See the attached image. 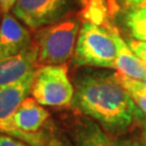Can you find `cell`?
I'll use <instances>...</instances> for the list:
<instances>
[{"label":"cell","instance_id":"cell-22","mask_svg":"<svg viewBox=\"0 0 146 146\" xmlns=\"http://www.w3.org/2000/svg\"><path fill=\"white\" fill-rule=\"evenodd\" d=\"M143 143H144V145L146 146V125H145V128H144V141H143Z\"/></svg>","mask_w":146,"mask_h":146},{"label":"cell","instance_id":"cell-16","mask_svg":"<svg viewBox=\"0 0 146 146\" xmlns=\"http://www.w3.org/2000/svg\"><path fill=\"white\" fill-rule=\"evenodd\" d=\"M0 146H29L15 137L0 133Z\"/></svg>","mask_w":146,"mask_h":146},{"label":"cell","instance_id":"cell-18","mask_svg":"<svg viewBox=\"0 0 146 146\" xmlns=\"http://www.w3.org/2000/svg\"><path fill=\"white\" fill-rule=\"evenodd\" d=\"M16 0H0V9L2 13L10 12L13 8V5L15 3Z\"/></svg>","mask_w":146,"mask_h":146},{"label":"cell","instance_id":"cell-6","mask_svg":"<svg viewBox=\"0 0 146 146\" xmlns=\"http://www.w3.org/2000/svg\"><path fill=\"white\" fill-rule=\"evenodd\" d=\"M70 0H16L11 12L29 29L37 31L65 19Z\"/></svg>","mask_w":146,"mask_h":146},{"label":"cell","instance_id":"cell-23","mask_svg":"<svg viewBox=\"0 0 146 146\" xmlns=\"http://www.w3.org/2000/svg\"><path fill=\"white\" fill-rule=\"evenodd\" d=\"M1 13H2V12H1V9H0V22H1Z\"/></svg>","mask_w":146,"mask_h":146},{"label":"cell","instance_id":"cell-2","mask_svg":"<svg viewBox=\"0 0 146 146\" xmlns=\"http://www.w3.org/2000/svg\"><path fill=\"white\" fill-rule=\"evenodd\" d=\"M80 31L77 17H65L35 31L34 43L38 48L37 66L62 65L73 58Z\"/></svg>","mask_w":146,"mask_h":146},{"label":"cell","instance_id":"cell-7","mask_svg":"<svg viewBox=\"0 0 146 146\" xmlns=\"http://www.w3.org/2000/svg\"><path fill=\"white\" fill-rule=\"evenodd\" d=\"M33 43L29 28L13 13H3L0 22V60L14 56Z\"/></svg>","mask_w":146,"mask_h":146},{"label":"cell","instance_id":"cell-3","mask_svg":"<svg viewBox=\"0 0 146 146\" xmlns=\"http://www.w3.org/2000/svg\"><path fill=\"white\" fill-rule=\"evenodd\" d=\"M84 22L80 26L73 54L76 66H94L116 69V43L113 29Z\"/></svg>","mask_w":146,"mask_h":146},{"label":"cell","instance_id":"cell-9","mask_svg":"<svg viewBox=\"0 0 146 146\" xmlns=\"http://www.w3.org/2000/svg\"><path fill=\"white\" fill-rule=\"evenodd\" d=\"M37 58L38 48L33 43L23 52L0 60V87L14 84L34 73L37 67Z\"/></svg>","mask_w":146,"mask_h":146},{"label":"cell","instance_id":"cell-14","mask_svg":"<svg viewBox=\"0 0 146 146\" xmlns=\"http://www.w3.org/2000/svg\"><path fill=\"white\" fill-rule=\"evenodd\" d=\"M116 76L120 81V84L128 90V92L130 93L131 98L133 99L134 103L137 105V107L141 110L143 114L146 115V92L139 87L136 79L123 76L119 73H116Z\"/></svg>","mask_w":146,"mask_h":146},{"label":"cell","instance_id":"cell-15","mask_svg":"<svg viewBox=\"0 0 146 146\" xmlns=\"http://www.w3.org/2000/svg\"><path fill=\"white\" fill-rule=\"evenodd\" d=\"M129 46L146 67V41H140L134 39L129 41Z\"/></svg>","mask_w":146,"mask_h":146},{"label":"cell","instance_id":"cell-11","mask_svg":"<svg viewBox=\"0 0 146 146\" xmlns=\"http://www.w3.org/2000/svg\"><path fill=\"white\" fill-rule=\"evenodd\" d=\"M116 43V69L118 73L133 79L141 80L146 75V67L130 48L129 43L121 38L117 28L113 29Z\"/></svg>","mask_w":146,"mask_h":146},{"label":"cell","instance_id":"cell-4","mask_svg":"<svg viewBox=\"0 0 146 146\" xmlns=\"http://www.w3.org/2000/svg\"><path fill=\"white\" fill-rule=\"evenodd\" d=\"M50 114L34 98H27L8 119L0 121V133L29 146H42L51 140L47 134Z\"/></svg>","mask_w":146,"mask_h":146},{"label":"cell","instance_id":"cell-21","mask_svg":"<svg viewBox=\"0 0 146 146\" xmlns=\"http://www.w3.org/2000/svg\"><path fill=\"white\" fill-rule=\"evenodd\" d=\"M80 5H82V7H84V5H87V2H88V0H77Z\"/></svg>","mask_w":146,"mask_h":146},{"label":"cell","instance_id":"cell-13","mask_svg":"<svg viewBox=\"0 0 146 146\" xmlns=\"http://www.w3.org/2000/svg\"><path fill=\"white\" fill-rule=\"evenodd\" d=\"M84 8V22H89L106 28L114 27L108 20V9L106 0H88L87 5Z\"/></svg>","mask_w":146,"mask_h":146},{"label":"cell","instance_id":"cell-10","mask_svg":"<svg viewBox=\"0 0 146 146\" xmlns=\"http://www.w3.org/2000/svg\"><path fill=\"white\" fill-rule=\"evenodd\" d=\"M34 73L14 84L0 87V121L8 119L31 94Z\"/></svg>","mask_w":146,"mask_h":146},{"label":"cell","instance_id":"cell-19","mask_svg":"<svg viewBox=\"0 0 146 146\" xmlns=\"http://www.w3.org/2000/svg\"><path fill=\"white\" fill-rule=\"evenodd\" d=\"M136 82H137V84H139V87H140L143 91H145L146 92V75L144 76V78L141 79V80H137V79H136Z\"/></svg>","mask_w":146,"mask_h":146},{"label":"cell","instance_id":"cell-17","mask_svg":"<svg viewBox=\"0 0 146 146\" xmlns=\"http://www.w3.org/2000/svg\"><path fill=\"white\" fill-rule=\"evenodd\" d=\"M120 1H121L128 9L137 8V7L146 5V0H120Z\"/></svg>","mask_w":146,"mask_h":146},{"label":"cell","instance_id":"cell-5","mask_svg":"<svg viewBox=\"0 0 146 146\" xmlns=\"http://www.w3.org/2000/svg\"><path fill=\"white\" fill-rule=\"evenodd\" d=\"M31 94L42 106L68 107L73 105L75 88L68 78L67 66L62 64L37 68Z\"/></svg>","mask_w":146,"mask_h":146},{"label":"cell","instance_id":"cell-1","mask_svg":"<svg viewBox=\"0 0 146 146\" xmlns=\"http://www.w3.org/2000/svg\"><path fill=\"white\" fill-rule=\"evenodd\" d=\"M73 106L114 135L127 131L143 116L116 73H89L79 77Z\"/></svg>","mask_w":146,"mask_h":146},{"label":"cell","instance_id":"cell-12","mask_svg":"<svg viewBox=\"0 0 146 146\" xmlns=\"http://www.w3.org/2000/svg\"><path fill=\"white\" fill-rule=\"evenodd\" d=\"M125 24L135 40L146 41V5L128 9Z\"/></svg>","mask_w":146,"mask_h":146},{"label":"cell","instance_id":"cell-20","mask_svg":"<svg viewBox=\"0 0 146 146\" xmlns=\"http://www.w3.org/2000/svg\"><path fill=\"white\" fill-rule=\"evenodd\" d=\"M42 146H63V144L61 143V142L54 141V140H50L47 144H44V145H42Z\"/></svg>","mask_w":146,"mask_h":146},{"label":"cell","instance_id":"cell-8","mask_svg":"<svg viewBox=\"0 0 146 146\" xmlns=\"http://www.w3.org/2000/svg\"><path fill=\"white\" fill-rule=\"evenodd\" d=\"M75 146H145L144 143L119 137L105 131L99 123L91 120H81L74 129Z\"/></svg>","mask_w":146,"mask_h":146}]
</instances>
